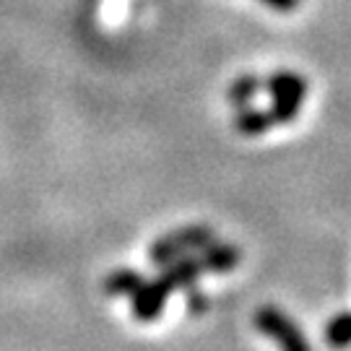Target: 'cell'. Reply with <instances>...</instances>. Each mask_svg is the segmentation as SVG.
<instances>
[{
	"mask_svg": "<svg viewBox=\"0 0 351 351\" xmlns=\"http://www.w3.org/2000/svg\"><path fill=\"white\" fill-rule=\"evenodd\" d=\"M211 232L203 229V226H188V229H180L175 234H167L164 239H159L154 247H151V261L154 263H172L175 258H180L182 252L193 250V247H211Z\"/></svg>",
	"mask_w": 351,
	"mask_h": 351,
	"instance_id": "3957f363",
	"label": "cell"
},
{
	"mask_svg": "<svg viewBox=\"0 0 351 351\" xmlns=\"http://www.w3.org/2000/svg\"><path fill=\"white\" fill-rule=\"evenodd\" d=\"M188 302H190V310H195V313H201L203 307H206V304H203V297H201V294H190Z\"/></svg>",
	"mask_w": 351,
	"mask_h": 351,
	"instance_id": "7c38bea8",
	"label": "cell"
},
{
	"mask_svg": "<svg viewBox=\"0 0 351 351\" xmlns=\"http://www.w3.org/2000/svg\"><path fill=\"white\" fill-rule=\"evenodd\" d=\"M326 339L330 349H346L351 343V313L336 315L326 328Z\"/></svg>",
	"mask_w": 351,
	"mask_h": 351,
	"instance_id": "ba28073f",
	"label": "cell"
},
{
	"mask_svg": "<svg viewBox=\"0 0 351 351\" xmlns=\"http://www.w3.org/2000/svg\"><path fill=\"white\" fill-rule=\"evenodd\" d=\"M255 328L261 333H265L268 339L276 341L281 351H310L300 328L276 307H261L258 315H255Z\"/></svg>",
	"mask_w": 351,
	"mask_h": 351,
	"instance_id": "7a4b0ae2",
	"label": "cell"
},
{
	"mask_svg": "<svg viewBox=\"0 0 351 351\" xmlns=\"http://www.w3.org/2000/svg\"><path fill=\"white\" fill-rule=\"evenodd\" d=\"M141 284H143V278L136 271H117V274H112V276L107 278L104 291L107 294H128V297H133L138 291Z\"/></svg>",
	"mask_w": 351,
	"mask_h": 351,
	"instance_id": "9c48e42d",
	"label": "cell"
},
{
	"mask_svg": "<svg viewBox=\"0 0 351 351\" xmlns=\"http://www.w3.org/2000/svg\"><path fill=\"white\" fill-rule=\"evenodd\" d=\"M263 3H268V5H274V8H278V11H291L300 0H263Z\"/></svg>",
	"mask_w": 351,
	"mask_h": 351,
	"instance_id": "8fae6325",
	"label": "cell"
},
{
	"mask_svg": "<svg viewBox=\"0 0 351 351\" xmlns=\"http://www.w3.org/2000/svg\"><path fill=\"white\" fill-rule=\"evenodd\" d=\"M261 88V81L255 78V75H242V78H237L234 84H232V88H229V101H234V104H239V107H245L247 101L252 99V94Z\"/></svg>",
	"mask_w": 351,
	"mask_h": 351,
	"instance_id": "30bf717a",
	"label": "cell"
},
{
	"mask_svg": "<svg viewBox=\"0 0 351 351\" xmlns=\"http://www.w3.org/2000/svg\"><path fill=\"white\" fill-rule=\"evenodd\" d=\"M169 289L164 287L162 278L151 281V284H141L138 291L133 294V313L138 320H154L156 315L162 313L164 302H167Z\"/></svg>",
	"mask_w": 351,
	"mask_h": 351,
	"instance_id": "277c9868",
	"label": "cell"
},
{
	"mask_svg": "<svg viewBox=\"0 0 351 351\" xmlns=\"http://www.w3.org/2000/svg\"><path fill=\"white\" fill-rule=\"evenodd\" d=\"M237 130L245 133V136H261L265 133L271 125H276V114L274 112H263V110H242L237 114Z\"/></svg>",
	"mask_w": 351,
	"mask_h": 351,
	"instance_id": "8992f818",
	"label": "cell"
},
{
	"mask_svg": "<svg viewBox=\"0 0 351 351\" xmlns=\"http://www.w3.org/2000/svg\"><path fill=\"white\" fill-rule=\"evenodd\" d=\"M203 271V263L201 261H177V263H172V268H167L162 276L164 287L169 289V291H175L177 287H188V284H193L195 278H198V274Z\"/></svg>",
	"mask_w": 351,
	"mask_h": 351,
	"instance_id": "5b68a950",
	"label": "cell"
},
{
	"mask_svg": "<svg viewBox=\"0 0 351 351\" xmlns=\"http://www.w3.org/2000/svg\"><path fill=\"white\" fill-rule=\"evenodd\" d=\"M304 88H307L304 78H300L291 71H281V73L271 75L268 91L274 97V110L271 112L276 114V123H289V120L297 117L302 97H304Z\"/></svg>",
	"mask_w": 351,
	"mask_h": 351,
	"instance_id": "6da1fadb",
	"label": "cell"
},
{
	"mask_svg": "<svg viewBox=\"0 0 351 351\" xmlns=\"http://www.w3.org/2000/svg\"><path fill=\"white\" fill-rule=\"evenodd\" d=\"M239 261V252L234 247H224V245H213L211 250L203 255V271H229L234 268Z\"/></svg>",
	"mask_w": 351,
	"mask_h": 351,
	"instance_id": "52a82bcc",
	"label": "cell"
}]
</instances>
